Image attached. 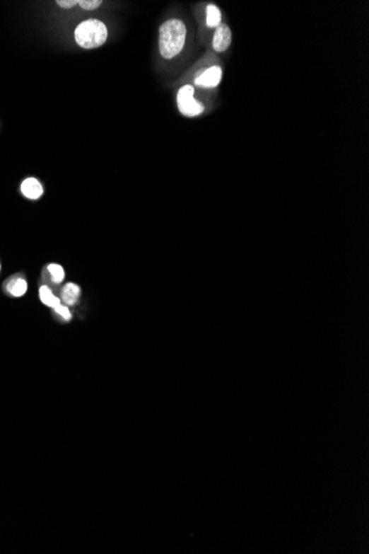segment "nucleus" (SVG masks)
I'll list each match as a JSON object with an SVG mask.
<instances>
[{"label": "nucleus", "mask_w": 369, "mask_h": 554, "mask_svg": "<svg viewBox=\"0 0 369 554\" xmlns=\"http://www.w3.org/2000/svg\"><path fill=\"white\" fill-rule=\"evenodd\" d=\"M189 29L184 19L170 17L163 21L157 33V50L166 62L177 60L187 47Z\"/></svg>", "instance_id": "nucleus-1"}, {"label": "nucleus", "mask_w": 369, "mask_h": 554, "mask_svg": "<svg viewBox=\"0 0 369 554\" xmlns=\"http://www.w3.org/2000/svg\"><path fill=\"white\" fill-rule=\"evenodd\" d=\"M110 31L107 23L99 18H86L80 21L74 30V41L83 50L101 48L109 40Z\"/></svg>", "instance_id": "nucleus-2"}, {"label": "nucleus", "mask_w": 369, "mask_h": 554, "mask_svg": "<svg viewBox=\"0 0 369 554\" xmlns=\"http://www.w3.org/2000/svg\"><path fill=\"white\" fill-rule=\"evenodd\" d=\"M198 90L192 83L184 82L176 90L175 101L178 112L187 119H196L206 112V104L198 98Z\"/></svg>", "instance_id": "nucleus-3"}, {"label": "nucleus", "mask_w": 369, "mask_h": 554, "mask_svg": "<svg viewBox=\"0 0 369 554\" xmlns=\"http://www.w3.org/2000/svg\"><path fill=\"white\" fill-rule=\"evenodd\" d=\"M223 71L221 66H209L196 70L190 76L192 83L199 90H213L223 81Z\"/></svg>", "instance_id": "nucleus-4"}, {"label": "nucleus", "mask_w": 369, "mask_h": 554, "mask_svg": "<svg viewBox=\"0 0 369 554\" xmlns=\"http://www.w3.org/2000/svg\"><path fill=\"white\" fill-rule=\"evenodd\" d=\"M29 290L28 277L25 272H15L7 277L1 284V292L8 298L19 299L27 294Z\"/></svg>", "instance_id": "nucleus-5"}, {"label": "nucleus", "mask_w": 369, "mask_h": 554, "mask_svg": "<svg viewBox=\"0 0 369 554\" xmlns=\"http://www.w3.org/2000/svg\"><path fill=\"white\" fill-rule=\"evenodd\" d=\"M66 281V270L60 263L49 262L41 268L39 284L58 289Z\"/></svg>", "instance_id": "nucleus-6"}, {"label": "nucleus", "mask_w": 369, "mask_h": 554, "mask_svg": "<svg viewBox=\"0 0 369 554\" xmlns=\"http://www.w3.org/2000/svg\"><path fill=\"white\" fill-rule=\"evenodd\" d=\"M231 43H233V31L227 23H223L213 30L211 48L217 54H223L230 48Z\"/></svg>", "instance_id": "nucleus-7"}, {"label": "nucleus", "mask_w": 369, "mask_h": 554, "mask_svg": "<svg viewBox=\"0 0 369 554\" xmlns=\"http://www.w3.org/2000/svg\"><path fill=\"white\" fill-rule=\"evenodd\" d=\"M57 294L62 304L70 308H74L81 301L82 288L76 282H64L62 286L57 289Z\"/></svg>", "instance_id": "nucleus-8"}, {"label": "nucleus", "mask_w": 369, "mask_h": 554, "mask_svg": "<svg viewBox=\"0 0 369 554\" xmlns=\"http://www.w3.org/2000/svg\"><path fill=\"white\" fill-rule=\"evenodd\" d=\"M19 190L25 200L31 202L41 200V197L45 195V186L39 178L33 176L25 178L19 186Z\"/></svg>", "instance_id": "nucleus-9"}, {"label": "nucleus", "mask_w": 369, "mask_h": 554, "mask_svg": "<svg viewBox=\"0 0 369 554\" xmlns=\"http://www.w3.org/2000/svg\"><path fill=\"white\" fill-rule=\"evenodd\" d=\"M39 299L43 306H48L50 309H54L59 304H62L56 289L51 288L47 284H39Z\"/></svg>", "instance_id": "nucleus-10"}, {"label": "nucleus", "mask_w": 369, "mask_h": 554, "mask_svg": "<svg viewBox=\"0 0 369 554\" xmlns=\"http://www.w3.org/2000/svg\"><path fill=\"white\" fill-rule=\"evenodd\" d=\"M223 23V13L221 9L215 4H208L205 8V25L206 28H218Z\"/></svg>", "instance_id": "nucleus-11"}, {"label": "nucleus", "mask_w": 369, "mask_h": 554, "mask_svg": "<svg viewBox=\"0 0 369 554\" xmlns=\"http://www.w3.org/2000/svg\"><path fill=\"white\" fill-rule=\"evenodd\" d=\"M51 311H52V316L54 319L58 320L60 323H69L74 319V312H72L71 308L66 304H59L54 309H51Z\"/></svg>", "instance_id": "nucleus-12"}, {"label": "nucleus", "mask_w": 369, "mask_h": 554, "mask_svg": "<svg viewBox=\"0 0 369 554\" xmlns=\"http://www.w3.org/2000/svg\"><path fill=\"white\" fill-rule=\"evenodd\" d=\"M103 4L104 1H102V0H78V7L82 11L93 13V11H99L100 8L103 6Z\"/></svg>", "instance_id": "nucleus-13"}, {"label": "nucleus", "mask_w": 369, "mask_h": 554, "mask_svg": "<svg viewBox=\"0 0 369 554\" xmlns=\"http://www.w3.org/2000/svg\"><path fill=\"white\" fill-rule=\"evenodd\" d=\"M54 4L62 11H72L78 7V0H57Z\"/></svg>", "instance_id": "nucleus-14"}, {"label": "nucleus", "mask_w": 369, "mask_h": 554, "mask_svg": "<svg viewBox=\"0 0 369 554\" xmlns=\"http://www.w3.org/2000/svg\"><path fill=\"white\" fill-rule=\"evenodd\" d=\"M1 270H3V263H1V260H0V274H1Z\"/></svg>", "instance_id": "nucleus-15"}]
</instances>
